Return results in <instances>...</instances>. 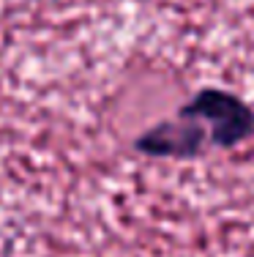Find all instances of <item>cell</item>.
I'll return each mask as SVG.
<instances>
[{"instance_id":"2","label":"cell","mask_w":254,"mask_h":257,"mask_svg":"<svg viewBox=\"0 0 254 257\" xmlns=\"http://www.w3.org/2000/svg\"><path fill=\"white\" fill-rule=\"evenodd\" d=\"M208 128L199 120L191 118H175V120H159L142 132L134 140V151L148 159H175V162H189L199 159L208 145Z\"/></svg>"},{"instance_id":"1","label":"cell","mask_w":254,"mask_h":257,"mask_svg":"<svg viewBox=\"0 0 254 257\" xmlns=\"http://www.w3.org/2000/svg\"><path fill=\"white\" fill-rule=\"evenodd\" d=\"M178 118L208 123V140L216 148H238L254 137V107L224 88H202L178 109Z\"/></svg>"}]
</instances>
